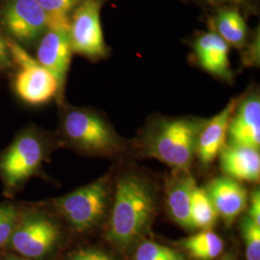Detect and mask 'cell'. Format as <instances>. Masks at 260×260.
Instances as JSON below:
<instances>
[{
    "label": "cell",
    "mask_w": 260,
    "mask_h": 260,
    "mask_svg": "<svg viewBox=\"0 0 260 260\" xmlns=\"http://www.w3.org/2000/svg\"><path fill=\"white\" fill-rule=\"evenodd\" d=\"M4 260H27L25 259V258H23V257H18V256H13V255H10V256H7L6 258Z\"/></svg>",
    "instance_id": "83f0119b"
},
{
    "label": "cell",
    "mask_w": 260,
    "mask_h": 260,
    "mask_svg": "<svg viewBox=\"0 0 260 260\" xmlns=\"http://www.w3.org/2000/svg\"><path fill=\"white\" fill-rule=\"evenodd\" d=\"M109 182L102 177L54 201L57 211L76 232L84 233L100 223L108 205Z\"/></svg>",
    "instance_id": "3957f363"
},
{
    "label": "cell",
    "mask_w": 260,
    "mask_h": 260,
    "mask_svg": "<svg viewBox=\"0 0 260 260\" xmlns=\"http://www.w3.org/2000/svg\"><path fill=\"white\" fill-rule=\"evenodd\" d=\"M205 3L208 4H224V3H230V4H248L251 0H201Z\"/></svg>",
    "instance_id": "4316f807"
},
{
    "label": "cell",
    "mask_w": 260,
    "mask_h": 260,
    "mask_svg": "<svg viewBox=\"0 0 260 260\" xmlns=\"http://www.w3.org/2000/svg\"><path fill=\"white\" fill-rule=\"evenodd\" d=\"M105 0H80L70 23L73 52L89 59H99L106 54L101 11Z\"/></svg>",
    "instance_id": "52a82bcc"
},
{
    "label": "cell",
    "mask_w": 260,
    "mask_h": 260,
    "mask_svg": "<svg viewBox=\"0 0 260 260\" xmlns=\"http://www.w3.org/2000/svg\"><path fill=\"white\" fill-rule=\"evenodd\" d=\"M20 215L13 205H0V250L10 241Z\"/></svg>",
    "instance_id": "7402d4cb"
},
{
    "label": "cell",
    "mask_w": 260,
    "mask_h": 260,
    "mask_svg": "<svg viewBox=\"0 0 260 260\" xmlns=\"http://www.w3.org/2000/svg\"><path fill=\"white\" fill-rule=\"evenodd\" d=\"M61 238L59 226L40 214L19 218L10 238V247L25 258H41L52 251Z\"/></svg>",
    "instance_id": "ba28073f"
},
{
    "label": "cell",
    "mask_w": 260,
    "mask_h": 260,
    "mask_svg": "<svg viewBox=\"0 0 260 260\" xmlns=\"http://www.w3.org/2000/svg\"><path fill=\"white\" fill-rule=\"evenodd\" d=\"M221 167L229 177L244 181L257 182L260 177L258 149L231 145L221 150Z\"/></svg>",
    "instance_id": "9a60e30c"
},
{
    "label": "cell",
    "mask_w": 260,
    "mask_h": 260,
    "mask_svg": "<svg viewBox=\"0 0 260 260\" xmlns=\"http://www.w3.org/2000/svg\"><path fill=\"white\" fill-rule=\"evenodd\" d=\"M237 105V101L233 100L210 121H205L199 133L196 146V152L203 164L208 165L212 163L223 149L225 137Z\"/></svg>",
    "instance_id": "8fae6325"
},
{
    "label": "cell",
    "mask_w": 260,
    "mask_h": 260,
    "mask_svg": "<svg viewBox=\"0 0 260 260\" xmlns=\"http://www.w3.org/2000/svg\"><path fill=\"white\" fill-rule=\"evenodd\" d=\"M11 58L19 65L15 89L19 98L30 104H42L60 93L58 81L37 59L28 54L12 38L6 39Z\"/></svg>",
    "instance_id": "8992f818"
},
{
    "label": "cell",
    "mask_w": 260,
    "mask_h": 260,
    "mask_svg": "<svg viewBox=\"0 0 260 260\" xmlns=\"http://www.w3.org/2000/svg\"><path fill=\"white\" fill-rule=\"evenodd\" d=\"M212 26L229 45L241 47L246 42L248 28L244 18L236 7H223L212 19Z\"/></svg>",
    "instance_id": "e0dca14e"
},
{
    "label": "cell",
    "mask_w": 260,
    "mask_h": 260,
    "mask_svg": "<svg viewBox=\"0 0 260 260\" xmlns=\"http://www.w3.org/2000/svg\"><path fill=\"white\" fill-rule=\"evenodd\" d=\"M134 260H186L177 250L162 246L154 242L142 243L137 248Z\"/></svg>",
    "instance_id": "ffe728a7"
},
{
    "label": "cell",
    "mask_w": 260,
    "mask_h": 260,
    "mask_svg": "<svg viewBox=\"0 0 260 260\" xmlns=\"http://www.w3.org/2000/svg\"><path fill=\"white\" fill-rule=\"evenodd\" d=\"M155 213V200L149 183L136 175L123 176L116 187L106 238L121 251L129 249L149 233Z\"/></svg>",
    "instance_id": "6da1fadb"
},
{
    "label": "cell",
    "mask_w": 260,
    "mask_h": 260,
    "mask_svg": "<svg viewBox=\"0 0 260 260\" xmlns=\"http://www.w3.org/2000/svg\"><path fill=\"white\" fill-rule=\"evenodd\" d=\"M205 121L189 118L158 120L149 126L145 135L147 155L175 170H188Z\"/></svg>",
    "instance_id": "7a4b0ae2"
},
{
    "label": "cell",
    "mask_w": 260,
    "mask_h": 260,
    "mask_svg": "<svg viewBox=\"0 0 260 260\" xmlns=\"http://www.w3.org/2000/svg\"><path fill=\"white\" fill-rule=\"evenodd\" d=\"M45 144L35 132L21 133L0 156V177L7 194L33 176L45 158Z\"/></svg>",
    "instance_id": "5b68a950"
},
{
    "label": "cell",
    "mask_w": 260,
    "mask_h": 260,
    "mask_svg": "<svg viewBox=\"0 0 260 260\" xmlns=\"http://www.w3.org/2000/svg\"><path fill=\"white\" fill-rule=\"evenodd\" d=\"M195 53L200 65L212 75L231 76L229 45L215 32H207L197 39Z\"/></svg>",
    "instance_id": "2e32d148"
},
{
    "label": "cell",
    "mask_w": 260,
    "mask_h": 260,
    "mask_svg": "<svg viewBox=\"0 0 260 260\" xmlns=\"http://www.w3.org/2000/svg\"><path fill=\"white\" fill-rule=\"evenodd\" d=\"M66 138L76 148L95 154L109 155L120 147L117 135L102 117L85 109H70L62 120Z\"/></svg>",
    "instance_id": "277c9868"
},
{
    "label": "cell",
    "mask_w": 260,
    "mask_h": 260,
    "mask_svg": "<svg viewBox=\"0 0 260 260\" xmlns=\"http://www.w3.org/2000/svg\"><path fill=\"white\" fill-rule=\"evenodd\" d=\"M0 20L12 37L29 44L47 31L49 16L37 0H9L1 9Z\"/></svg>",
    "instance_id": "30bf717a"
},
{
    "label": "cell",
    "mask_w": 260,
    "mask_h": 260,
    "mask_svg": "<svg viewBox=\"0 0 260 260\" xmlns=\"http://www.w3.org/2000/svg\"><path fill=\"white\" fill-rule=\"evenodd\" d=\"M68 260H114L105 252L94 249H80L74 251Z\"/></svg>",
    "instance_id": "cb8c5ba5"
},
{
    "label": "cell",
    "mask_w": 260,
    "mask_h": 260,
    "mask_svg": "<svg viewBox=\"0 0 260 260\" xmlns=\"http://www.w3.org/2000/svg\"><path fill=\"white\" fill-rule=\"evenodd\" d=\"M48 16V28L38 47L37 60L55 77L62 93L73 53L70 38L71 19L69 16Z\"/></svg>",
    "instance_id": "9c48e42d"
},
{
    "label": "cell",
    "mask_w": 260,
    "mask_h": 260,
    "mask_svg": "<svg viewBox=\"0 0 260 260\" xmlns=\"http://www.w3.org/2000/svg\"><path fill=\"white\" fill-rule=\"evenodd\" d=\"M228 132L232 145L259 149L260 101L257 94L237 105Z\"/></svg>",
    "instance_id": "7c38bea8"
},
{
    "label": "cell",
    "mask_w": 260,
    "mask_h": 260,
    "mask_svg": "<svg viewBox=\"0 0 260 260\" xmlns=\"http://www.w3.org/2000/svg\"><path fill=\"white\" fill-rule=\"evenodd\" d=\"M11 55L9 49L6 44V39L0 36V66L10 67L11 66Z\"/></svg>",
    "instance_id": "484cf974"
},
{
    "label": "cell",
    "mask_w": 260,
    "mask_h": 260,
    "mask_svg": "<svg viewBox=\"0 0 260 260\" xmlns=\"http://www.w3.org/2000/svg\"><path fill=\"white\" fill-rule=\"evenodd\" d=\"M37 2L48 15L69 16L80 0H37Z\"/></svg>",
    "instance_id": "603a6c76"
},
{
    "label": "cell",
    "mask_w": 260,
    "mask_h": 260,
    "mask_svg": "<svg viewBox=\"0 0 260 260\" xmlns=\"http://www.w3.org/2000/svg\"><path fill=\"white\" fill-rule=\"evenodd\" d=\"M217 213L228 223L243 212L248 203L246 189L230 177H219L211 181L206 190Z\"/></svg>",
    "instance_id": "5bb4252c"
},
{
    "label": "cell",
    "mask_w": 260,
    "mask_h": 260,
    "mask_svg": "<svg viewBox=\"0 0 260 260\" xmlns=\"http://www.w3.org/2000/svg\"><path fill=\"white\" fill-rule=\"evenodd\" d=\"M222 260H236V259H234V258H233V257H231V256H228V257H224V258H223V259H222Z\"/></svg>",
    "instance_id": "f1b7e54d"
},
{
    "label": "cell",
    "mask_w": 260,
    "mask_h": 260,
    "mask_svg": "<svg viewBox=\"0 0 260 260\" xmlns=\"http://www.w3.org/2000/svg\"><path fill=\"white\" fill-rule=\"evenodd\" d=\"M181 247L196 260H213L222 253L223 242L217 234L204 231L183 240Z\"/></svg>",
    "instance_id": "ac0fdd59"
},
{
    "label": "cell",
    "mask_w": 260,
    "mask_h": 260,
    "mask_svg": "<svg viewBox=\"0 0 260 260\" xmlns=\"http://www.w3.org/2000/svg\"><path fill=\"white\" fill-rule=\"evenodd\" d=\"M217 211L206 190L196 186L191 199V222L193 229L210 231L216 223Z\"/></svg>",
    "instance_id": "d6986e66"
},
{
    "label": "cell",
    "mask_w": 260,
    "mask_h": 260,
    "mask_svg": "<svg viewBox=\"0 0 260 260\" xmlns=\"http://www.w3.org/2000/svg\"><path fill=\"white\" fill-rule=\"evenodd\" d=\"M250 218L260 225V193L259 190H254L251 197V208H250Z\"/></svg>",
    "instance_id": "d4e9b609"
},
{
    "label": "cell",
    "mask_w": 260,
    "mask_h": 260,
    "mask_svg": "<svg viewBox=\"0 0 260 260\" xmlns=\"http://www.w3.org/2000/svg\"><path fill=\"white\" fill-rule=\"evenodd\" d=\"M196 181L188 170H175L167 180V205L170 215L180 226L194 230L191 222V199Z\"/></svg>",
    "instance_id": "4fadbf2b"
},
{
    "label": "cell",
    "mask_w": 260,
    "mask_h": 260,
    "mask_svg": "<svg viewBox=\"0 0 260 260\" xmlns=\"http://www.w3.org/2000/svg\"><path fill=\"white\" fill-rule=\"evenodd\" d=\"M242 233L246 245L247 260H260V225L247 217L242 222Z\"/></svg>",
    "instance_id": "44dd1931"
}]
</instances>
